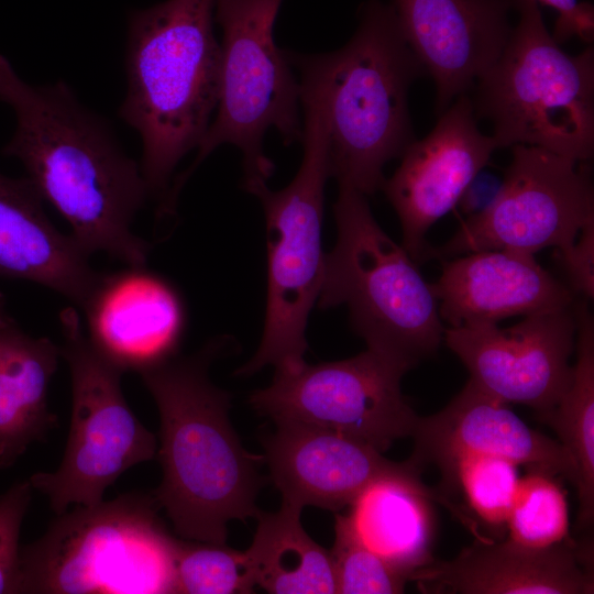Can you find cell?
Here are the masks:
<instances>
[{
  "label": "cell",
  "mask_w": 594,
  "mask_h": 594,
  "mask_svg": "<svg viewBox=\"0 0 594 594\" xmlns=\"http://www.w3.org/2000/svg\"><path fill=\"white\" fill-rule=\"evenodd\" d=\"M263 439L264 463L282 501L338 512L375 479L404 469L369 443L316 426L278 422Z\"/></svg>",
  "instance_id": "obj_18"
},
{
  "label": "cell",
  "mask_w": 594,
  "mask_h": 594,
  "mask_svg": "<svg viewBox=\"0 0 594 594\" xmlns=\"http://www.w3.org/2000/svg\"><path fill=\"white\" fill-rule=\"evenodd\" d=\"M11 317L6 308V302L3 296L0 294V321Z\"/></svg>",
  "instance_id": "obj_33"
},
{
  "label": "cell",
  "mask_w": 594,
  "mask_h": 594,
  "mask_svg": "<svg viewBox=\"0 0 594 594\" xmlns=\"http://www.w3.org/2000/svg\"><path fill=\"white\" fill-rule=\"evenodd\" d=\"M228 342L217 339L140 375L161 420L163 476L152 494L183 539L226 543L231 520L256 518L264 457L248 452L234 431L231 396L209 377Z\"/></svg>",
  "instance_id": "obj_2"
},
{
  "label": "cell",
  "mask_w": 594,
  "mask_h": 594,
  "mask_svg": "<svg viewBox=\"0 0 594 594\" xmlns=\"http://www.w3.org/2000/svg\"><path fill=\"white\" fill-rule=\"evenodd\" d=\"M94 346L123 373L178 355L186 311L169 282L145 268L102 274L81 307Z\"/></svg>",
  "instance_id": "obj_16"
},
{
  "label": "cell",
  "mask_w": 594,
  "mask_h": 594,
  "mask_svg": "<svg viewBox=\"0 0 594 594\" xmlns=\"http://www.w3.org/2000/svg\"><path fill=\"white\" fill-rule=\"evenodd\" d=\"M518 21L477 79L476 118L497 147L528 145L586 162L594 152V51L569 55L547 30L535 0H514Z\"/></svg>",
  "instance_id": "obj_6"
},
{
  "label": "cell",
  "mask_w": 594,
  "mask_h": 594,
  "mask_svg": "<svg viewBox=\"0 0 594 594\" xmlns=\"http://www.w3.org/2000/svg\"><path fill=\"white\" fill-rule=\"evenodd\" d=\"M302 508L282 501L278 510L257 515L246 554L256 586L272 594L336 593L331 552L304 529Z\"/></svg>",
  "instance_id": "obj_24"
},
{
  "label": "cell",
  "mask_w": 594,
  "mask_h": 594,
  "mask_svg": "<svg viewBox=\"0 0 594 594\" xmlns=\"http://www.w3.org/2000/svg\"><path fill=\"white\" fill-rule=\"evenodd\" d=\"M59 358L51 339L29 336L12 317L0 321V470L57 426L47 399Z\"/></svg>",
  "instance_id": "obj_23"
},
{
  "label": "cell",
  "mask_w": 594,
  "mask_h": 594,
  "mask_svg": "<svg viewBox=\"0 0 594 594\" xmlns=\"http://www.w3.org/2000/svg\"><path fill=\"white\" fill-rule=\"evenodd\" d=\"M212 22L213 0H166L129 16L119 116L141 139V170L160 207L217 107L220 44Z\"/></svg>",
  "instance_id": "obj_3"
},
{
  "label": "cell",
  "mask_w": 594,
  "mask_h": 594,
  "mask_svg": "<svg viewBox=\"0 0 594 594\" xmlns=\"http://www.w3.org/2000/svg\"><path fill=\"white\" fill-rule=\"evenodd\" d=\"M61 358L72 381V418L62 462L54 472L29 481L47 496L56 515L70 505L103 501L106 490L125 471L155 458L157 441L128 405L120 369L90 342L73 307L59 314Z\"/></svg>",
  "instance_id": "obj_10"
},
{
  "label": "cell",
  "mask_w": 594,
  "mask_h": 594,
  "mask_svg": "<svg viewBox=\"0 0 594 594\" xmlns=\"http://www.w3.org/2000/svg\"><path fill=\"white\" fill-rule=\"evenodd\" d=\"M498 148L481 132L472 100L459 96L439 114L433 129L414 140L383 189L402 226L403 248L417 264L428 258L425 237L430 227L461 200Z\"/></svg>",
  "instance_id": "obj_14"
},
{
  "label": "cell",
  "mask_w": 594,
  "mask_h": 594,
  "mask_svg": "<svg viewBox=\"0 0 594 594\" xmlns=\"http://www.w3.org/2000/svg\"><path fill=\"white\" fill-rule=\"evenodd\" d=\"M284 52L292 65L308 68L320 84L330 177L365 196L381 189L386 163L415 140L408 92L426 74L392 4L369 0L355 34L338 51Z\"/></svg>",
  "instance_id": "obj_4"
},
{
  "label": "cell",
  "mask_w": 594,
  "mask_h": 594,
  "mask_svg": "<svg viewBox=\"0 0 594 594\" xmlns=\"http://www.w3.org/2000/svg\"><path fill=\"white\" fill-rule=\"evenodd\" d=\"M88 257L52 223L26 177L0 173V276L36 283L81 308L101 276Z\"/></svg>",
  "instance_id": "obj_21"
},
{
  "label": "cell",
  "mask_w": 594,
  "mask_h": 594,
  "mask_svg": "<svg viewBox=\"0 0 594 594\" xmlns=\"http://www.w3.org/2000/svg\"><path fill=\"white\" fill-rule=\"evenodd\" d=\"M29 480L0 495V594L19 593L21 526L32 498Z\"/></svg>",
  "instance_id": "obj_30"
},
{
  "label": "cell",
  "mask_w": 594,
  "mask_h": 594,
  "mask_svg": "<svg viewBox=\"0 0 594 594\" xmlns=\"http://www.w3.org/2000/svg\"><path fill=\"white\" fill-rule=\"evenodd\" d=\"M333 212L338 237L324 255L318 307L346 305L367 349L407 372L443 341L431 284L378 226L365 195L339 187Z\"/></svg>",
  "instance_id": "obj_5"
},
{
  "label": "cell",
  "mask_w": 594,
  "mask_h": 594,
  "mask_svg": "<svg viewBox=\"0 0 594 594\" xmlns=\"http://www.w3.org/2000/svg\"><path fill=\"white\" fill-rule=\"evenodd\" d=\"M0 100L15 118L3 154L21 162L79 246L88 255L102 252L128 266H145L151 245L132 231V222L150 191L140 163L108 123L64 81L31 85L2 54Z\"/></svg>",
  "instance_id": "obj_1"
},
{
  "label": "cell",
  "mask_w": 594,
  "mask_h": 594,
  "mask_svg": "<svg viewBox=\"0 0 594 594\" xmlns=\"http://www.w3.org/2000/svg\"><path fill=\"white\" fill-rule=\"evenodd\" d=\"M576 362L571 382L549 410L538 414L550 426L559 443L578 469V525L587 529L594 518V321L587 300L574 302Z\"/></svg>",
  "instance_id": "obj_25"
},
{
  "label": "cell",
  "mask_w": 594,
  "mask_h": 594,
  "mask_svg": "<svg viewBox=\"0 0 594 594\" xmlns=\"http://www.w3.org/2000/svg\"><path fill=\"white\" fill-rule=\"evenodd\" d=\"M158 510L152 494L124 493L57 515L21 547L19 593H176L178 539Z\"/></svg>",
  "instance_id": "obj_7"
},
{
  "label": "cell",
  "mask_w": 594,
  "mask_h": 594,
  "mask_svg": "<svg viewBox=\"0 0 594 594\" xmlns=\"http://www.w3.org/2000/svg\"><path fill=\"white\" fill-rule=\"evenodd\" d=\"M513 156L491 201L465 220L429 257L442 260L485 251L535 254L571 245L594 221V191L586 162L550 151L512 146Z\"/></svg>",
  "instance_id": "obj_11"
},
{
  "label": "cell",
  "mask_w": 594,
  "mask_h": 594,
  "mask_svg": "<svg viewBox=\"0 0 594 594\" xmlns=\"http://www.w3.org/2000/svg\"><path fill=\"white\" fill-rule=\"evenodd\" d=\"M590 554L588 546L573 539L538 549L476 538L457 558L433 560L410 581L424 593L588 594L594 590Z\"/></svg>",
  "instance_id": "obj_19"
},
{
  "label": "cell",
  "mask_w": 594,
  "mask_h": 594,
  "mask_svg": "<svg viewBox=\"0 0 594 594\" xmlns=\"http://www.w3.org/2000/svg\"><path fill=\"white\" fill-rule=\"evenodd\" d=\"M441 320L450 327L497 322L571 306L573 292L542 268L534 254L485 250L443 260L431 284Z\"/></svg>",
  "instance_id": "obj_20"
},
{
  "label": "cell",
  "mask_w": 594,
  "mask_h": 594,
  "mask_svg": "<svg viewBox=\"0 0 594 594\" xmlns=\"http://www.w3.org/2000/svg\"><path fill=\"white\" fill-rule=\"evenodd\" d=\"M304 156L280 190L258 183L248 190L263 207L267 234V301L255 354L234 374L250 376L267 365L295 370L305 363L306 327L318 299L324 253L321 243L324 185L330 177L329 140L321 89L300 82Z\"/></svg>",
  "instance_id": "obj_8"
},
{
  "label": "cell",
  "mask_w": 594,
  "mask_h": 594,
  "mask_svg": "<svg viewBox=\"0 0 594 594\" xmlns=\"http://www.w3.org/2000/svg\"><path fill=\"white\" fill-rule=\"evenodd\" d=\"M550 7L558 13L553 38L560 44L578 36L585 42L594 37V9L588 2L579 0H535Z\"/></svg>",
  "instance_id": "obj_32"
},
{
  "label": "cell",
  "mask_w": 594,
  "mask_h": 594,
  "mask_svg": "<svg viewBox=\"0 0 594 594\" xmlns=\"http://www.w3.org/2000/svg\"><path fill=\"white\" fill-rule=\"evenodd\" d=\"M336 593L397 594L408 579L369 549L354 534L343 514H336L334 542L330 550Z\"/></svg>",
  "instance_id": "obj_29"
},
{
  "label": "cell",
  "mask_w": 594,
  "mask_h": 594,
  "mask_svg": "<svg viewBox=\"0 0 594 594\" xmlns=\"http://www.w3.org/2000/svg\"><path fill=\"white\" fill-rule=\"evenodd\" d=\"M400 31L436 86V111L468 94L512 31L514 0H394Z\"/></svg>",
  "instance_id": "obj_15"
},
{
  "label": "cell",
  "mask_w": 594,
  "mask_h": 594,
  "mask_svg": "<svg viewBox=\"0 0 594 594\" xmlns=\"http://www.w3.org/2000/svg\"><path fill=\"white\" fill-rule=\"evenodd\" d=\"M574 302L527 315L508 328L495 322L450 327L444 329L443 340L479 388L508 405L544 413L557 404L572 378L569 360L576 343Z\"/></svg>",
  "instance_id": "obj_13"
},
{
  "label": "cell",
  "mask_w": 594,
  "mask_h": 594,
  "mask_svg": "<svg viewBox=\"0 0 594 594\" xmlns=\"http://www.w3.org/2000/svg\"><path fill=\"white\" fill-rule=\"evenodd\" d=\"M404 369L376 352L296 370H275L272 383L249 403L275 424L295 422L330 429L381 452L409 437L418 417L400 391Z\"/></svg>",
  "instance_id": "obj_12"
},
{
  "label": "cell",
  "mask_w": 594,
  "mask_h": 594,
  "mask_svg": "<svg viewBox=\"0 0 594 594\" xmlns=\"http://www.w3.org/2000/svg\"><path fill=\"white\" fill-rule=\"evenodd\" d=\"M256 586L246 551L226 543L178 539L176 593L243 594Z\"/></svg>",
  "instance_id": "obj_28"
},
{
  "label": "cell",
  "mask_w": 594,
  "mask_h": 594,
  "mask_svg": "<svg viewBox=\"0 0 594 594\" xmlns=\"http://www.w3.org/2000/svg\"><path fill=\"white\" fill-rule=\"evenodd\" d=\"M573 294L586 299L594 296V221L586 223L575 241L557 250Z\"/></svg>",
  "instance_id": "obj_31"
},
{
  "label": "cell",
  "mask_w": 594,
  "mask_h": 594,
  "mask_svg": "<svg viewBox=\"0 0 594 594\" xmlns=\"http://www.w3.org/2000/svg\"><path fill=\"white\" fill-rule=\"evenodd\" d=\"M396 472L372 481L349 505L345 518L356 537L408 581L435 559L432 502L441 503L461 518L458 507L428 488L410 459Z\"/></svg>",
  "instance_id": "obj_22"
},
{
  "label": "cell",
  "mask_w": 594,
  "mask_h": 594,
  "mask_svg": "<svg viewBox=\"0 0 594 594\" xmlns=\"http://www.w3.org/2000/svg\"><path fill=\"white\" fill-rule=\"evenodd\" d=\"M443 487L460 492L468 510L494 531H505L520 476L514 462L490 454H465L442 474Z\"/></svg>",
  "instance_id": "obj_26"
},
{
  "label": "cell",
  "mask_w": 594,
  "mask_h": 594,
  "mask_svg": "<svg viewBox=\"0 0 594 594\" xmlns=\"http://www.w3.org/2000/svg\"><path fill=\"white\" fill-rule=\"evenodd\" d=\"M506 530L507 539L529 548H549L572 539L566 496L554 475L529 470L520 479Z\"/></svg>",
  "instance_id": "obj_27"
},
{
  "label": "cell",
  "mask_w": 594,
  "mask_h": 594,
  "mask_svg": "<svg viewBox=\"0 0 594 594\" xmlns=\"http://www.w3.org/2000/svg\"><path fill=\"white\" fill-rule=\"evenodd\" d=\"M282 0H213L222 30L216 116L197 147L191 166L174 179L168 201L176 205L183 185L218 146L232 144L243 156L245 191L266 183L274 172L263 139L275 128L289 145L302 139L300 87L273 28Z\"/></svg>",
  "instance_id": "obj_9"
},
{
  "label": "cell",
  "mask_w": 594,
  "mask_h": 594,
  "mask_svg": "<svg viewBox=\"0 0 594 594\" xmlns=\"http://www.w3.org/2000/svg\"><path fill=\"white\" fill-rule=\"evenodd\" d=\"M411 437L410 460L419 468L433 463L442 474L465 454H490L578 484L576 465L559 441L530 428L470 380L442 410L418 417Z\"/></svg>",
  "instance_id": "obj_17"
}]
</instances>
